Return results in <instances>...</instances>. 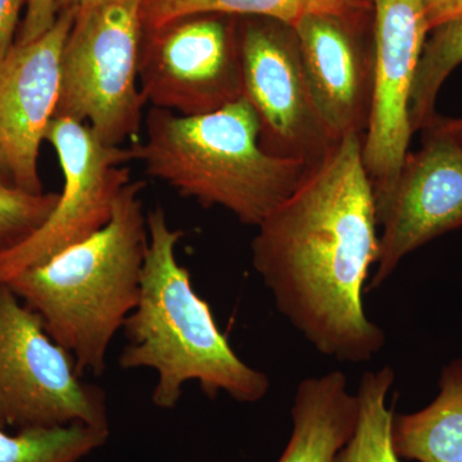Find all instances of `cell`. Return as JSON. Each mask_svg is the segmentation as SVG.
<instances>
[{"label":"cell","mask_w":462,"mask_h":462,"mask_svg":"<svg viewBox=\"0 0 462 462\" xmlns=\"http://www.w3.org/2000/svg\"><path fill=\"white\" fill-rule=\"evenodd\" d=\"M364 139L340 138L258 225L251 243L252 264L276 310L316 351L352 364L372 360L385 345L363 300L379 254Z\"/></svg>","instance_id":"6da1fadb"},{"label":"cell","mask_w":462,"mask_h":462,"mask_svg":"<svg viewBox=\"0 0 462 462\" xmlns=\"http://www.w3.org/2000/svg\"><path fill=\"white\" fill-rule=\"evenodd\" d=\"M148 248L138 306L125 321L124 370L157 373L152 402L173 410L182 389L197 382L207 397L226 393L256 403L270 391L266 374L245 364L216 324L211 307L197 294L190 273L176 257L184 233L173 229L162 207L147 214Z\"/></svg>","instance_id":"7a4b0ae2"},{"label":"cell","mask_w":462,"mask_h":462,"mask_svg":"<svg viewBox=\"0 0 462 462\" xmlns=\"http://www.w3.org/2000/svg\"><path fill=\"white\" fill-rule=\"evenodd\" d=\"M143 189L130 181L102 230L5 282L74 356L81 375L105 374L109 346L138 306L149 239Z\"/></svg>","instance_id":"3957f363"},{"label":"cell","mask_w":462,"mask_h":462,"mask_svg":"<svg viewBox=\"0 0 462 462\" xmlns=\"http://www.w3.org/2000/svg\"><path fill=\"white\" fill-rule=\"evenodd\" d=\"M132 149L149 178L205 208L227 209L247 226L263 223L310 169L261 148L260 123L245 97L208 115L152 107L144 142Z\"/></svg>","instance_id":"277c9868"},{"label":"cell","mask_w":462,"mask_h":462,"mask_svg":"<svg viewBox=\"0 0 462 462\" xmlns=\"http://www.w3.org/2000/svg\"><path fill=\"white\" fill-rule=\"evenodd\" d=\"M143 2L116 0L78 14L60 60L56 117L87 124L111 147L139 133L147 105L139 85Z\"/></svg>","instance_id":"5b68a950"},{"label":"cell","mask_w":462,"mask_h":462,"mask_svg":"<svg viewBox=\"0 0 462 462\" xmlns=\"http://www.w3.org/2000/svg\"><path fill=\"white\" fill-rule=\"evenodd\" d=\"M88 425L109 430L105 391L79 373L41 316L0 282V428Z\"/></svg>","instance_id":"8992f818"},{"label":"cell","mask_w":462,"mask_h":462,"mask_svg":"<svg viewBox=\"0 0 462 462\" xmlns=\"http://www.w3.org/2000/svg\"><path fill=\"white\" fill-rule=\"evenodd\" d=\"M45 142L56 151L63 189L47 221L0 256V282L47 263L102 230L111 221L121 191L132 181L126 166L135 161L132 147L105 144L87 124L53 118Z\"/></svg>","instance_id":"52a82bcc"},{"label":"cell","mask_w":462,"mask_h":462,"mask_svg":"<svg viewBox=\"0 0 462 462\" xmlns=\"http://www.w3.org/2000/svg\"><path fill=\"white\" fill-rule=\"evenodd\" d=\"M243 97L256 112L266 153L307 167L339 139L330 132L307 81L293 27L254 17L239 30Z\"/></svg>","instance_id":"ba28073f"},{"label":"cell","mask_w":462,"mask_h":462,"mask_svg":"<svg viewBox=\"0 0 462 462\" xmlns=\"http://www.w3.org/2000/svg\"><path fill=\"white\" fill-rule=\"evenodd\" d=\"M229 14H193L144 32L139 85L152 107L208 115L243 98L239 32Z\"/></svg>","instance_id":"9c48e42d"},{"label":"cell","mask_w":462,"mask_h":462,"mask_svg":"<svg viewBox=\"0 0 462 462\" xmlns=\"http://www.w3.org/2000/svg\"><path fill=\"white\" fill-rule=\"evenodd\" d=\"M387 189L374 193L380 226L375 273L366 291L391 278L407 254L462 227V145L430 123Z\"/></svg>","instance_id":"30bf717a"},{"label":"cell","mask_w":462,"mask_h":462,"mask_svg":"<svg viewBox=\"0 0 462 462\" xmlns=\"http://www.w3.org/2000/svg\"><path fill=\"white\" fill-rule=\"evenodd\" d=\"M375 72L364 165L374 193L397 178L413 134L410 100L428 25L422 0H373Z\"/></svg>","instance_id":"8fae6325"},{"label":"cell","mask_w":462,"mask_h":462,"mask_svg":"<svg viewBox=\"0 0 462 462\" xmlns=\"http://www.w3.org/2000/svg\"><path fill=\"white\" fill-rule=\"evenodd\" d=\"M75 14L60 12L35 41L14 45L0 65V156L14 187L42 193L39 154L56 117L60 60Z\"/></svg>","instance_id":"7c38bea8"},{"label":"cell","mask_w":462,"mask_h":462,"mask_svg":"<svg viewBox=\"0 0 462 462\" xmlns=\"http://www.w3.org/2000/svg\"><path fill=\"white\" fill-rule=\"evenodd\" d=\"M372 11L310 14L293 27L316 107L338 139L365 135L372 115L375 42L358 32Z\"/></svg>","instance_id":"4fadbf2b"},{"label":"cell","mask_w":462,"mask_h":462,"mask_svg":"<svg viewBox=\"0 0 462 462\" xmlns=\"http://www.w3.org/2000/svg\"><path fill=\"white\" fill-rule=\"evenodd\" d=\"M293 431L278 462H334L354 436L358 400L342 372L303 379L294 394Z\"/></svg>","instance_id":"5bb4252c"},{"label":"cell","mask_w":462,"mask_h":462,"mask_svg":"<svg viewBox=\"0 0 462 462\" xmlns=\"http://www.w3.org/2000/svg\"><path fill=\"white\" fill-rule=\"evenodd\" d=\"M392 443L400 458L462 462V358L443 369L439 394L430 406L394 416Z\"/></svg>","instance_id":"9a60e30c"},{"label":"cell","mask_w":462,"mask_h":462,"mask_svg":"<svg viewBox=\"0 0 462 462\" xmlns=\"http://www.w3.org/2000/svg\"><path fill=\"white\" fill-rule=\"evenodd\" d=\"M373 0H144V32L161 29L180 18L202 14L261 17L294 27L310 14H346L369 11Z\"/></svg>","instance_id":"2e32d148"},{"label":"cell","mask_w":462,"mask_h":462,"mask_svg":"<svg viewBox=\"0 0 462 462\" xmlns=\"http://www.w3.org/2000/svg\"><path fill=\"white\" fill-rule=\"evenodd\" d=\"M394 383L389 366L365 373L358 384V419L354 436L334 462H401L392 443L393 410L387 400Z\"/></svg>","instance_id":"e0dca14e"},{"label":"cell","mask_w":462,"mask_h":462,"mask_svg":"<svg viewBox=\"0 0 462 462\" xmlns=\"http://www.w3.org/2000/svg\"><path fill=\"white\" fill-rule=\"evenodd\" d=\"M109 434L81 424L16 433L0 428V462H83L107 443Z\"/></svg>","instance_id":"ac0fdd59"},{"label":"cell","mask_w":462,"mask_h":462,"mask_svg":"<svg viewBox=\"0 0 462 462\" xmlns=\"http://www.w3.org/2000/svg\"><path fill=\"white\" fill-rule=\"evenodd\" d=\"M430 32L422 48L410 100L413 133L421 132L436 117L440 88L462 63V16Z\"/></svg>","instance_id":"d6986e66"},{"label":"cell","mask_w":462,"mask_h":462,"mask_svg":"<svg viewBox=\"0 0 462 462\" xmlns=\"http://www.w3.org/2000/svg\"><path fill=\"white\" fill-rule=\"evenodd\" d=\"M60 193L33 194L0 181V256L32 236L47 221Z\"/></svg>","instance_id":"ffe728a7"},{"label":"cell","mask_w":462,"mask_h":462,"mask_svg":"<svg viewBox=\"0 0 462 462\" xmlns=\"http://www.w3.org/2000/svg\"><path fill=\"white\" fill-rule=\"evenodd\" d=\"M58 17L57 0H26V14L16 42L35 41L54 25Z\"/></svg>","instance_id":"44dd1931"},{"label":"cell","mask_w":462,"mask_h":462,"mask_svg":"<svg viewBox=\"0 0 462 462\" xmlns=\"http://www.w3.org/2000/svg\"><path fill=\"white\" fill-rule=\"evenodd\" d=\"M23 5L26 0H0V65L16 44L14 36Z\"/></svg>","instance_id":"7402d4cb"},{"label":"cell","mask_w":462,"mask_h":462,"mask_svg":"<svg viewBox=\"0 0 462 462\" xmlns=\"http://www.w3.org/2000/svg\"><path fill=\"white\" fill-rule=\"evenodd\" d=\"M422 5L430 30L462 16V0H422Z\"/></svg>","instance_id":"603a6c76"},{"label":"cell","mask_w":462,"mask_h":462,"mask_svg":"<svg viewBox=\"0 0 462 462\" xmlns=\"http://www.w3.org/2000/svg\"><path fill=\"white\" fill-rule=\"evenodd\" d=\"M112 2H116V0H57L58 14L67 11L74 14L76 17L85 11H89V9Z\"/></svg>","instance_id":"cb8c5ba5"},{"label":"cell","mask_w":462,"mask_h":462,"mask_svg":"<svg viewBox=\"0 0 462 462\" xmlns=\"http://www.w3.org/2000/svg\"><path fill=\"white\" fill-rule=\"evenodd\" d=\"M430 123L436 124L440 130L448 134L462 145V116L461 117H445V116L437 115Z\"/></svg>","instance_id":"d4e9b609"},{"label":"cell","mask_w":462,"mask_h":462,"mask_svg":"<svg viewBox=\"0 0 462 462\" xmlns=\"http://www.w3.org/2000/svg\"><path fill=\"white\" fill-rule=\"evenodd\" d=\"M0 181L14 185L11 179V173H9L8 167L5 165V160H3L2 156H0Z\"/></svg>","instance_id":"484cf974"}]
</instances>
